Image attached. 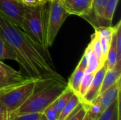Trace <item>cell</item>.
<instances>
[{
    "mask_svg": "<svg viewBox=\"0 0 121 120\" xmlns=\"http://www.w3.org/2000/svg\"><path fill=\"white\" fill-rule=\"evenodd\" d=\"M0 35L12 47L16 62L28 77L40 81L65 79L55 71L48 53L37 45L33 40L8 17L0 12Z\"/></svg>",
    "mask_w": 121,
    "mask_h": 120,
    "instance_id": "cell-1",
    "label": "cell"
},
{
    "mask_svg": "<svg viewBox=\"0 0 121 120\" xmlns=\"http://www.w3.org/2000/svg\"><path fill=\"white\" fill-rule=\"evenodd\" d=\"M67 83L65 81L50 79L40 81L37 83L33 94L13 114L43 113L66 89Z\"/></svg>",
    "mask_w": 121,
    "mask_h": 120,
    "instance_id": "cell-2",
    "label": "cell"
},
{
    "mask_svg": "<svg viewBox=\"0 0 121 120\" xmlns=\"http://www.w3.org/2000/svg\"><path fill=\"white\" fill-rule=\"evenodd\" d=\"M47 2L35 7H26L23 16V31L42 50L48 53L46 42Z\"/></svg>",
    "mask_w": 121,
    "mask_h": 120,
    "instance_id": "cell-3",
    "label": "cell"
},
{
    "mask_svg": "<svg viewBox=\"0 0 121 120\" xmlns=\"http://www.w3.org/2000/svg\"><path fill=\"white\" fill-rule=\"evenodd\" d=\"M39 81L40 80L31 79L15 88L1 93L0 103L6 107L9 113H14L33 94Z\"/></svg>",
    "mask_w": 121,
    "mask_h": 120,
    "instance_id": "cell-4",
    "label": "cell"
},
{
    "mask_svg": "<svg viewBox=\"0 0 121 120\" xmlns=\"http://www.w3.org/2000/svg\"><path fill=\"white\" fill-rule=\"evenodd\" d=\"M46 6V42L51 47L63 23L69 16L60 0H50Z\"/></svg>",
    "mask_w": 121,
    "mask_h": 120,
    "instance_id": "cell-5",
    "label": "cell"
},
{
    "mask_svg": "<svg viewBox=\"0 0 121 120\" xmlns=\"http://www.w3.org/2000/svg\"><path fill=\"white\" fill-rule=\"evenodd\" d=\"M26 6L16 0H0V12L23 30V16Z\"/></svg>",
    "mask_w": 121,
    "mask_h": 120,
    "instance_id": "cell-6",
    "label": "cell"
},
{
    "mask_svg": "<svg viewBox=\"0 0 121 120\" xmlns=\"http://www.w3.org/2000/svg\"><path fill=\"white\" fill-rule=\"evenodd\" d=\"M107 69H108V66L106 62L105 64L101 67H100L99 69L96 71L89 90L87 91L86 94L83 96V98L81 99V102L83 104L89 105L99 95L103 80Z\"/></svg>",
    "mask_w": 121,
    "mask_h": 120,
    "instance_id": "cell-7",
    "label": "cell"
},
{
    "mask_svg": "<svg viewBox=\"0 0 121 120\" xmlns=\"http://www.w3.org/2000/svg\"><path fill=\"white\" fill-rule=\"evenodd\" d=\"M61 2L69 15H76L84 18L91 14L93 0H67Z\"/></svg>",
    "mask_w": 121,
    "mask_h": 120,
    "instance_id": "cell-8",
    "label": "cell"
},
{
    "mask_svg": "<svg viewBox=\"0 0 121 120\" xmlns=\"http://www.w3.org/2000/svg\"><path fill=\"white\" fill-rule=\"evenodd\" d=\"M121 80L99 94V98L103 111L108 108L112 103L116 102L119 98H121Z\"/></svg>",
    "mask_w": 121,
    "mask_h": 120,
    "instance_id": "cell-9",
    "label": "cell"
},
{
    "mask_svg": "<svg viewBox=\"0 0 121 120\" xmlns=\"http://www.w3.org/2000/svg\"><path fill=\"white\" fill-rule=\"evenodd\" d=\"M107 2L108 0H93L91 14L84 18L88 21L89 23H90L94 26V28L104 26L103 17Z\"/></svg>",
    "mask_w": 121,
    "mask_h": 120,
    "instance_id": "cell-10",
    "label": "cell"
},
{
    "mask_svg": "<svg viewBox=\"0 0 121 120\" xmlns=\"http://www.w3.org/2000/svg\"><path fill=\"white\" fill-rule=\"evenodd\" d=\"M82 105L83 104L79 97L77 94L73 93L69 100L59 115L57 120H68L82 107Z\"/></svg>",
    "mask_w": 121,
    "mask_h": 120,
    "instance_id": "cell-11",
    "label": "cell"
},
{
    "mask_svg": "<svg viewBox=\"0 0 121 120\" xmlns=\"http://www.w3.org/2000/svg\"><path fill=\"white\" fill-rule=\"evenodd\" d=\"M121 78V62L117 63L115 67L112 69H108L101 86V88L100 91V94L106 91L107 88L115 84Z\"/></svg>",
    "mask_w": 121,
    "mask_h": 120,
    "instance_id": "cell-12",
    "label": "cell"
},
{
    "mask_svg": "<svg viewBox=\"0 0 121 120\" xmlns=\"http://www.w3.org/2000/svg\"><path fill=\"white\" fill-rule=\"evenodd\" d=\"M121 119V98L103 111L96 120H119Z\"/></svg>",
    "mask_w": 121,
    "mask_h": 120,
    "instance_id": "cell-13",
    "label": "cell"
},
{
    "mask_svg": "<svg viewBox=\"0 0 121 120\" xmlns=\"http://www.w3.org/2000/svg\"><path fill=\"white\" fill-rule=\"evenodd\" d=\"M84 75H85V69L79 66H77L75 70L74 71L72 76L69 79L67 86L73 91V93L77 95L78 93L81 82Z\"/></svg>",
    "mask_w": 121,
    "mask_h": 120,
    "instance_id": "cell-14",
    "label": "cell"
},
{
    "mask_svg": "<svg viewBox=\"0 0 121 120\" xmlns=\"http://www.w3.org/2000/svg\"><path fill=\"white\" fill-rule=\"evenodd\" d=\"M31 79L28 76L23 78H12V79H0V93L6 92L13 88H15L28 81Z\"/></svg>",
    "mask_w": 121,
    "mask_h": 120,
    "instance_id": "cell-15",
    "label": "cell"
},
{
    "mask_svg": "<svg viewBox=\"0 0 121 120\" xmlns=\"http://www.w3.org/2000/svg\"><path fill=\"white\" fill-rule=\"evenodd\" d=\"M119 62H121L118 61V52H117L116 42V30H115V32L111 39V42L110 43V47H109L108 56L106 59V64H107L108 69H112L115 67L117 63H119Z\"/></svg>",
    "mask_w": 121,
    "mask_h": 120,
    "instance_id": "cell-16",
    "label": "cell"
},
{
    "mask_svg": "<svg viewBox=\"0 0 121 120\" xmlns=\"http://www.w3.org/2000/svg\"><path fill=\"white\" fill-rule=\"evenodd\" d=\"M118 1L119 0H108L107 4L104 10V17H103L104 26L111 25L113 16L115 13V11L117 8Z\"/></svg>",
    "mask_w": 121,
    "mask_h": 120,
    "instance_id": "cell-17",
    "label": "cell"
},
{
    "mask_svg": "<svg viewBox=\"0 0 121 120\" xmlns=\"http://www.w3.org/2000/svg\"><path fill=\"white\" fill-rule=\"evenodd\" d=\"M4 59L16 61V55L12 47L0 35V60Z\"/></svg>",
    "mask_w": 121,
    "mask_h": 120,
    "instance_id": "cell-18",
    "label": "cell"
},
{
    "mask_svg": "<svg viewBox=\"0 0 121 120\" xmlns=\"http://www.w3.org/2000/svg\"><path fill=\"white\" fill-rule=\"evenodd\" d=\"M84 105L86 108L87 113L89 115L90 120H96L103 112L99 96L91 103Z\"/></svg>",
    "mask_w": 121,
    "mask_h": 120,
    "instance_id": "cell-19",
    "label": "cell"
},
{
    "mask_svg": "<svg viewBox=\"0 0 121 120\" xmlns=\"http://www.w3.org/2000/svg\"><path fill=\"white\" fill-rule=\"evenodd\" d=\"M73 93H74L73 91L67 86L66 89L62 92V93L55 100L57 116H59V115L60 114V112H62V110L65 108V106L67 105V103L69 100V99H70V98Z\"/></svg>",
    "mask_w": 121,
    "mask_h": 120,
    "instance_id": "cell-20",
    "label": "cell"
},
{
    "mask_svg": "<svg viewBox=\"0 0 121 120\" xmlns=\"http://www.w3.org/2000/svg\"><path fill=\"white\" fill-rule=\"evenodd\" d=\"M91 43L92 45V51L94 52V53L97 57V58H98V59H99V61L100 62L101 66H103L106 61H105L104 57H103L100 39H99V35H98L97 32H96V31L91 35Z\"/></svg>",
    "mask_w": 121,
    "mask_h": 120,
    "instance_id": "cell-21",
    "label": "cell"
},
{
    "mask_svg": "<svg viewBox=\"0 0 121 120\" xmlns=\"http://www.w3.org/2000/svg\"><path fill=\"white\" fill-rule=\"evenodd\" d=\"M94 74H95V73L85 74V75L81 82V84H80V86L79 88V91L77 93V95L79 97L80 99H82L83 98V96L86 94V93L89 90V88L91 86V83L92 82V80L94 79Z\"/></svg>",
    "mask_w": 121,
    "mask_h": 120,
    "instance_id": "cell-22",
    "label": "cell"
},
{
    "mask_svg": "<svg viewBox=\"0 0 121 120\" xmlns=\"http://www.w3.org/2000/svg\"><path fill=\"white\" fill-rule=\"evenodd\" d=\"M101 66H101L100 62H99L97 57L94 53V52L91 51L90 54H89V57L88 65H87V68L85 71V74L96 73V71L98 69H99L100 67H101Z\"/></svg>",
    "mask_w": 121,
    "mask_h": 120,
    "instance_id": "cell-23",
    "label": "cell"
},
{
    "mask_svg": "<svg viewBox=\"0 0 121 120\" xmlns=\"http://www.w3.org/2000/svg\"><path fill=\"white\" fill-rule=\"evenodd\" d=\"M95 31H96L100 35L105 37L109 43L111 42V39L113 37V35L115 32L116 27L111 26H99L94 28Z\"/></svg>",
    "mask_w": 121,
    "mask_h": 120,
    "instance_id": "cell-24",
    "label": "cell"
},
{
    "mask_svg": "<svg viewBox=\"0 0 121 120\" xmlns=\"http://www.w3.org/2000/svg\"><path fill=\"white\" fill-rule=\"evenodd\" d=\"M43 116V113H26L16 115L11 113L10 120H38Z\"/></svg>",
    "mask_w": 121,
    "mask_h": 120,
    "instance_id": "cell-25",
    "label": "cell"
},
{
    "mask_svg": "<svg viewBox=\"0 0 121 120\" xmlns=\"http://www.w3.org/2000/svg\"><path fill=\"white\" fill-rule=\"evenodd\" d=\"M0 71L6 73V74H8L9 76H11L12 78H23V77H24V76L22 75V74L21 72L13 69L11 66H8L7 64L3 63L1 60H0Z\"/></svg>",
    "mask_w": 121,
    "mask_h": 120,
    "instance_id": "cell-26",
    "label": "cell"
},
{
    "mask_svg": "<svg viewBox=\"0 0 121 120\" xmlns=\"http://www.w3.org/2000/svg\"><path fill=\"white\" fill-rule=\"evenodd\" d=\"M43 115L47 120H57L58 116L55 101L45 109V110L43 112Z\"/></svg>",
    "mask_w": 121,
    "mask_h": 120,
    "instance_id": "cell-27",
    "label": "cell"
},
{
    "mask_svg": "<svg viewBox=\"0 0 121 120\" xmlns=\"http://www.w3.org/2000/svg\"><path fill=\"white\" fill-rule=\"evenodd\" d=\"M116 42L118 52V61L121 62V22L119 21L116 25Z\"/></svg>",
    "mask_w": 121,
    "mask_h": 120,
    "instance_id": "cell-28",
    "label": "cell"
},
{
    "mask_svg": "<svg viewBox=\"0 0 121 120\" xmlns=\"http://www.w3.org/2000/svg\"><path fill=\"white\" fill-rule=\"evenodd\" d=\"M98 35H99V39H100V42H101V50H102L103 57H104V60L106 61L108 50H109V47H110V43L108 42V41L105 37H102L99 33H98Z\"/></svg>",
    "mask_w": 121,
    "mask_h": 120,
    "instance_id": "cell-29",
    "label": "cell"
},
{
    "mask_svg": "<svg viewBox=\"0 0 121 120\" xmlns=\"http://www.w3.org/2000/svg\"><path fill=\"white\" fill-rule=\"evenodd\" d=\"M86 112H87L86 108L83 104L82 107L75 114H74L72 117H70L68 119V120H83V119L84 118V117L86 115Z\"/></svg>",
    "mask_w": 121,
    "mask_h": 120,
    "instance_id": "cell-30",
    "label": "cell"
},
{
    "mask_svg": "<svg viewBox=\"0 0 121 120\" xmlns=\"http://www.w3.org/2000/svg\"><path fill=\"white\" fill-rule=\"evenodd\" d=\"M16 1L26 7H35L40 4L45 3L42 1L41 0H16Z\"/></svg>",
    "mask_w": 121,
    "mask_h": 120,
    "instance_id": "cell-31",
    "label": "cell"
},
{
    "mask_svg": "<svg viewBox=\"0 0 121 120\" xmlns=\"http://www.w3.org/2000/svg\"><path fill=\"white\" fill-rule=\"evenodd\" d=\"M7 113H9V112H7V110H6V107L3 104H1L0 103V117L7 114Z\"/></svg>",
    "mask_w": 121,
    "mask_h": 120,
    "instance_id": "cell-32",
    "label": "cell"
},
{
    "mask_svg": "<svg viewBox=\"0 0 121 120\" xmlns=\"http://www.w3.org/2000/svg\"><path fill=\"white\" fill-rule=\"evenodd\" d=\"M12 79V77L9 76L6 73L0 71V79ZM16 79H17V78H16Z\"/></svg>",
    "mask_w": 121,
    "mask_h": 120,
    "instance_id": "cell-33",
    "label": "cell"
},
{
    "mask_svg": "<svg viewBox=\"0 0 121 120\" xmlns=\"http://www.w3.org/2000/svg\"><path fill=\"white\" fill-rule=\"evenodd\" d=\"M11 113H7L3 116H1L0 117V120H10L11 118Z\"/></svg>",
    "mask_w": 121,
    "mask_h": 120,
    "instance_id": "cell-34",
    "label": "cell"
},
{
    "mask_svg": "<svg viewBox=\"0 0 121 120\" xmlns=\"http://www.w3.org/2000/svg\"><path fill=\"white\" fill-rule=\"evenodd\" d=\"M83 120H90V119H89V115H88V113H87V112H86V115H85V117H84V118L83 119Z\"/></svg>",
    "mask_w": 121,
    "mask_h": 120,
    "instance_id": "cell-35",
    "label": "cell"
},
{
    "mask_svg": "<svg viewBox=\"0 0 121 120\" xmlns=\"http://www.w3.org/2000/svg\"><path fill=\"white\" fill-rule=\"evenodd\" d=\"M38 120H46V118H45V117L43 116H43H42V117H40V118Z\"/></svg>",
    "mask_w": 121,
    "mask_h": 120,
    "instance_id": "cell-36",
    "label": "cell"
},
{
    "mask_svg": "<svg viewBox=\"0 0 121 120\" xmlns=\"http://www.w3.org/2000/svg\"><path fill=\"white\" fill-rule=\"evenodd\" d=\"M42 1H43V2H48V1H49L50 0H41Z\"/></svg>",
    "mask_w": 121,
    "mask_h": 120,
    "instance_id": "cell-37",
    "label": "cell"
},
{
    "mask_svg": "<svg viewBox=\"0 0 121 120\" xmlns=\"http://www.w3.org/2000/svg\"><path fill=\"white\" fill-rule=\"evenodd\" d=\"M61 1H67V0H60Z\"/></svg>",
    "mask_w": 121,
    "mask_h": 120,
    "instance_id": "cell-38",
    "label": "cell"
},
{
    "mask_svg": "<svg viewBox=\"0 0 121 120\" xmlns=\"http://www.w3.org/2000/svg\"><path fill=\"white\" fill-rule=\"evenodd\" d=\"M121 120V119H120V120Z\"/></svg>",
    "mask_w": 121,
    "mask_h": 120,
    "instance_id": "cell-39",
    "label": "cell"
}]
</instances>
